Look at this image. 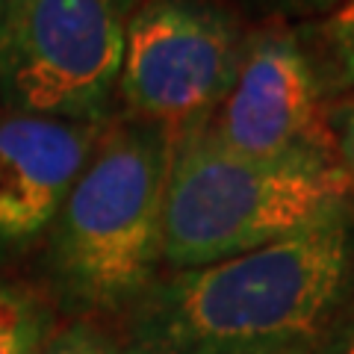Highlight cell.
I'll list each match as a JSON object with an SVG mask.
<instances>
[{
  "label": "cell",
  "mask_w": 354,
  "mask_h": 354,
  "mask_svg": "<svg viewBox=\"0 0 354 354\" xmlns=\"http://www.w3.org/2000/svg\"><path fill=\"white\" fill-rule=\"evenodd\" d=\"M354 292V201L272 245L160 274L121 354H322Z\"/></svg>",
  "instance_id": "obj_1"
},
{
  "label": "cell",
  "mask_w": 354,
  "mask_h": 354,
  "mask_svg": "<svg viewBox=\"0 0 354 354\" xmlns=\"http://www.w3.org/2000/svg\"><path fill=\"white\" fill-rule=\"evenodd\" d=\"M174 139L115 115L48 230V281L80 319L127 313L160 278Z\"/></svg>",
  "instance_id": "obj_2"
},
{
  "label": "cell",
  "mask_w": 354,
  "mask_h": 354,
  "mask_svg": "<svg viewBox=\"0 0 354 354\" xmlns=\"http://www.w3.org/2000/svg\"><path fill=\"white\" fill-rule=\"evenodd\" d=\"M339 151L257 160L189 136L174 142L162 218V266L198 269L272 245L351 198Z\"/></svg>",
  "instance_id": "obj_3"
},
{
  "label": "cell",
  "mask_w": 354,
  "mask_h": 354,
  "mask_svg": "<svg viewBox=\"0 0 354 354\" xmlns=\"http://www.w3.org/2000/svg\"><path fill=\"white\" fill-rule=\"evenodd\" d=\"M142 0H0V106L109 124L127 24Z\"/></svg>",
  "instance_id": "obj_4"
},
{
  "label": "cell",
  "mask_w": 354,
  "mask_h": 354,
  "mask_svg": "<svg viewBox=\"0 0 354 354\" xmlns=\"http://www.w3.org/2000/svg\"><path fill=\"white\" fill-rule=\"evenodd\" d=\"M248 27L221 0H142L127 24L118 115L177 142L201 130L236 80Z\"/></svg>",
  "instance_id": "obj_5"
},
{
  "label": "cell",
  "mask_w": 354,
  "mask_h": 354,
  "mask_svg": "<svg viewBox=\"0 0 354 354\" xmlns=\"http://www.w3.org/2000/svg\"><path fill=\"white\" fill-rule=\"evenodd\" d=\"M322 95L316 62L301 39L272 21L248 30L236 80L195 136L257 160L339 151Z\"/></svg>",
  "instance_id": "obj_6"
},
{
  "label": "cell",
  "mask_w": 354,
  "mask_h": 354,
  "mask_svg": "<svg viewBox=\"0 0 354 354\" xmlns=\"http://www.w3.org/2000/svg\"><path fill=\"white\" fill-rule=\"evenodd\" d=\"M104 127L0 113V263L48 236Z\"/></svg>",
  "instance_id": "obj_7"
},
{
  "label": "cell",
  "mask_w": 354,
  "mask_h": 354,
  "mask_svg": "<svg viewBox=\"0 0 354 354\" xmlns=\"http://www.w3.org/2000/svg\"><path fill=\"white\" fill-rule=\"evenodd\" d=\"M57 328L48 292L24 281L0 278V354H39Z\"/></svg>",
  "instance_id": "obj_8"
},
{
  "label": "cell",
  "mask_w": 354,
  "mask_h": 354,
  "mask_svg": "<svg viewBox=\"0 0 354 354\" xmlns=\"http://www.w3.org/2000/svg\"><path fill=\"white\" fill-rule=\"evenodd\" d=\"M39 354H121V342L92 319L57 325Z\"/></svg>",
  "instance_id": "obj_9"
},
{
  "label": "cell",
  "mask_w": 354,
  "mask_h": 354,
  "mask_svg": "<svg viewBox=\"0 0 354 354\" xmlns=\"http://www.w3.org/2000/svg\"><path fill=\"white\" fill-rule=\"evenodd\" d=\"M316 71L325 92H354V44L322 50V62H316Z\"/></svg>",
  "instance_id": "obj_10"
},
{
  "label": "cell",
  "mask_w": 354,
  "mask_h": 354,
  "mask_svg": "<svg viewBox=\"0 0 354 354\" xmlns=\"http://www.w3.org/2000/svg\"><path fill=\"white\" fill-rule=\"evenodd\" d=\"M316 41L322 44V50H337L354 44V0H346L342 6H337L316 27Z\"/></svg>",
  "instance_id": "obj_11"
},
{
  "label": "cell",
  "mask_w": 354,
  "mask_h": 354,
  "mask_svg": "<svg viewBox=\"0 0 354 354\" xmlns=\"http://www.w3.org/2000/svg\"><path fill=\"white\" fill-rule=\"evenodd\" d=\"M221 3H242V6H257L269 9L274 15H290V12H334L346 0H221Z\"/></svg>",
  "instance_id": "obj_12"
},
{
  "label": "cell",
  "mask_w": 354,
  "mask_h": 354,
  "mask_svg": "<svg viewBox=\"0 0 354 354\" xmlns=\"http://www.w3.org/2000/svg\"><path fill=\"white\" fill-rule=\"evenodd\" d=\"M322 354H354V316L342 319V325L334 330V337L328 339Z\"/></svg>",
  "instance_id": "obj_13"
},
{
  "label": "cell",
  "mask_w": 354,
  "mask_h": 354,
  "mask_svg": "<svg viewBox=\"0 0 354 354\" xmlns=\"http://www.w3.org/2000/svg\"><path fill=\"white\" fill-rule=\"evenodd\" d=\"M339 153H342V162L348 165L351 171V180H354V115L351 109L339 115Z\"/></svg>",
  "instance_id": "obj_14"
},
{
  "label": "cell",
  "mask_w": 354,
  "mask_h": 354,
  "mask_svg": "<svg viewBox=\"0 0 354 354\" xmlns=\"http://www.w3.org/2000/svg\"><path fill=\"white\" fill-rule=\"evenodd\" d=\"M351 115H354V106H351Z\"/></svg>",
  "instance_id": "obj_15"
}]
</instances>
